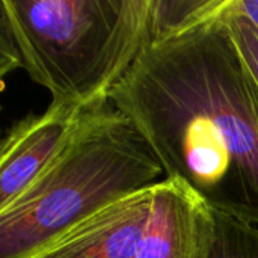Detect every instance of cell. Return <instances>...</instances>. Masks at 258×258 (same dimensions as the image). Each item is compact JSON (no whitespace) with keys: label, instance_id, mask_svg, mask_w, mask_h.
<instances>
[{"label":"cell","instance_id":"6da1fadb","mask_svg":"<svg viewBox=\"0 0 258 258\" xmlns=\"http://www.w3.org/2000/svg\"><path fill=\"white\" fill-rule=\"evenodd\" d=\"M224 6L154 38L109 100L166 178L207 209L258 225V85Z\"/></svg>","mask_w":258,"mask_h":258},{"label":"cell","instance_id":"7a4b0ae2","mask_svg":"<svg viewBox=\"0 0 258 258\" xmlns=\"http://www.w3.org/2000/svg\"><path fill=\"white\" fill-rule=\"evenodd\" d=\"M166 178L133 121L110 100L83 112L45 172L0 212V258H24L101 209Z\"/></svg>","mask_w":258,"mask_h":258},{"label":"cell","instance_id":"3957f363","mask_svg":"<svg viewBox=\"0 0 258 258\" xmlns=\"http://www.w3.org/2000/svg\"><path fill=\"white\" fill-rule=\"evenodd\" d=\"M154 0H0V27L53 103L109 100L153 41Z\"/></svg>","mask_w":258,"mask_h":258},{"label":"cell","instance_id":"277c9868","mask_svg":"<svg viewBox=\"0 0 258 258\" xmlns=\"http://www.w3.org/2000/svg\"><path fill=\"white\" fill-rule=\"evenodd\" d=\"M206 206L175 181L135 192L24 258H195Z\"/></svg>","mask_w":258,"mask_h":258},{"label":"cell","instance_id":"5b68a950","mask_svg":"<svg viewBox=\"0 0 258 258\" xmlns=\"http://www.w3.org/2000/svg\"><path fill=\"white\" fill-rule=\"evenodd\" d=\"M86 109L50 103L47 110L20 121L2 141L0 212L11 207L56 160Z\"/></svg>","mask_w":258,"mask_h":258},{"label":"cell","instance_id":"8992f818","mask_svg":"<svg viewBox=\"0 0 258 258\" xmlns=\"http://www.w3.org/2000/svg\"><path fill=\"white\" fill-rule=\"evenodd\" d=\"M195 258H258V225L206 207Z\"/></svg>","mask_w":258,"mask_h":258},{"label":"cell","instance_id":"52a82bcc","mask_svg":"<svg viewBox=\"0 0 258 258\" xmlns=\"http://www.w3.org/2000/svg\"><path fill=\"white\" fill-rule=\"evenodd\" d=\"M222 14L239 51L258 85V29L243 15L231 11L230 0H225Z\"/></svg>","mask_w":258,"mask_h":258},{"label":"cell","instance_id":"ba28073f","mask_svg":"<svg viewBox=\"0 0 258 258\" xmlns=\"http://www.w3.org/2000/svg\"><path fill=\"white\" fill-rule=\"evenodd\" d=\"M0 33H2L0 36V71L2 74H6L9 70L21 67V59L9 33L2 27H0Z\"/></svg>","mask_w":258,"mask_h":258},{"label":"cell","instance_id":"9c48e42d","mask_svg":"<svg viewBox=\"0 0 258 258\" xmlns=\"http://www.w3.org/2000/svg\"><path fill=\"white\" fill-rule=\"evenodd\" d=\"M230 8L243 15L258 29V0H230Z\"/></svg>","mask_w":258,"mask_h":258}]
</instances>
